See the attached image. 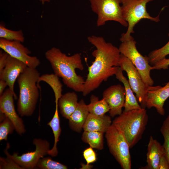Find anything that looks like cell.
Segmentation results:
<instances>
[{
    "instance_id": "cell-20",
    "label": "cell",
    "mask_w": 169,
    "mask_h": 169,
    "mask_svg": "<svg viewBox=\"0 0 169 169\" xmlns=\"http://www.w3.org/2000/svg\"><path fill=\"white\" fill-rule=\"evenodd\" d=\"M78 96L74 92H68L62 95L58 100V105L60 114L69 119L78 106Z\"/></svg>"
},
{
    "instance_id": "cell-19",
    "label": "cell",
    "mask_w": 169,
    "mask_h": 169,
    "mask_svg": "<svg viewBox=\"0 0 169 169\" xmlns=\"http://www.w3.org/2000/svg\"><path fill=\"white\" fill-rule=\"evenodd\" d=\"M122 71L119 67L115 75L116 78L123 84L125 89V100L123 111L126 112L142 108L133 94L128 80L124 76Z\"/></svg>"
},
{
    "instance_id": "cell-4",
    "label": "cell",
    "mask_w": 169,
    "mask_h": 169,
    "mask_svg": "<svg viewBox=\"0 0 169 169\" xmlns=\"http://www.w3.org/2000/svg\"><path fill=\"white\" fill-rule=\"evenodd\" d=\"M145 108L123 111L115 118L112 123L122 131L132 148L141 139L148 121Z\"/></svg>"
},
{
    "instance_id": "cell-3",
    "label": "cell",
    "mask_w": 169,
    "mask_h": 169,
    "mask_svg": "<svg viewBox=\"0 0 169 169\" xmlns=\"http://www.w3.org/2000/svg\"><path fill=\"white\" fill-rule=\"evenodd\" d=\"M40 76L36 68L28 67L17 79L19 88L17 110L21 116H31L35 110L39 96L37 82Z\"/></svg>"
},
{
    "instance_id": "cell-24",
    "label": "cell",
    "mask_w": 169,
    "mask_h": 169,
    "mask_svg": "<svg viewBox=\"0 0 169 169\" xmlns=\"http://www.w3.org/2000/svg\"><path fill=\"white\" fill-rule=\"evenodd\" d=\"M87 106L89 113L97 115H104L110 109L104 99L99 100L98 97L93 95L90 96V102Z\"/></svg>"
},
{
    "instance_id": "cell-23",
    "label": "cell",
    "mask_w": 169,
    "mask_h": 169,
    "mask_svg": "<svg viewBox=\"0 0 169 169\" xmlns=\"http://www.w3.org/2000/svg\"><path fill=\"white\" fill-rule=\"evenodd\" d=\"M104 133L96 131H84L81 139L92 148L102 150L104 148Z\"/></svg>"
},
{
    "instance_id": "cell-16",
    "label": "cell",
    "mask_w": 169,
    "mask_h": 169,
    "mask_svg": "<svg viewBox=\"0 0 169 169\" xmlns=\"http://www.w3.org/2000/svg\"><path fill=\"white\" fill-rule=\"evenodd\" d=\"M164 154L165 153L163 145L151 136L147 145L146 154L147 164L141 168L158 169L160 160Z\"/></svg>"
},
{
    "instance_id": "cell-34",
    "label": "cell",
    "mask_w": 169,
    "mask_h": 169,
    "mask_svg": "<svg viewBox=\"0 0 169 169\" xmlns=\"http://www.w3.org/2000/svg\"><path fill=\"white\" fill-rule=\"evenodd\" d=\"M9 54L4 52H3L0 51V72H1L4 68L7 58Z\"/></svg>"
},
{
    "instance_id": "cell-25",
    "label": "cell",
    "mask_w": 169,
    "mask_h": 169,
    "mask_svg": "<svg viewBox=\"0 0 169 169\" xmlns=\"http://www.w3.org/2000/svg\"><path fill=\"white\" fill-rule=\"evenodd\" d=\"M0 37L9 41H17L21 43L24 41V37L22 30L13 31L7 29L1 24Z\"/></svg>"
},
{
    "instance_id": "cell-7",
    "label": "cell",
    "mask_w": 169,
    "mask_h": 169,
    "mask_svg": "<svg viewBox=\"0 0 169 169\" xmlns=\"http://www.w3.org/2000/svg\"><path fill=\"white\" fill-rule=\"evenodd\" d=\"M91 9L97 16L96 25L100 27L108 21L118 22L123 26H128L122 13V0H89Z\"/></svg>"
},
{
    "instance_id": "cell-5",
    "label": "cell",
    "mask_w": 169,
    "mask_h": 169,
    "mask_svg": "<svg viewBox=\"0 0 169 169\" xmlns=\"http://www.w3.org/2000/svg\"><path fill=\"white\" fill-rule=\"evenodd\" d=\"M153 0H122V13L125 20L128 23L126 32L121 35L120 40L121 42L129 40L134 33V28L141 19H148L158 22L160 21L159 13L156 17L151 16L146 9L147 4Z\"/></svg>"
},
{
    "instance_id": "cell-36",
    "label": "cell",
    "mask_w": 169,
    "mask_h": 169,
    "mask_svg": "<svg viewBox=\"0 0 169 169\" xmlns=\"http://www.w3.org/2000/svg\"><path fill=\"white\" fill-rule=\"evenodd\" d=\"M43 4H44L46 2H49L50 0H39Z\"/></svg>"
},
{
    "instance_id": "cell-6",
    "label": "cell",
    "mask_w": 169,
    "mask_h": 169,
    "mask_svg": "<svg viewBox=\"0 0 169 169\" xmlns=\"http://www.w3.org/2000/svg\"><path fill=\"white\" fill-rule=\"evenodd\" d=\"M105 133V137L110 153L122 168L131 169L130 148L122 131L112 123Z\"/></svg>"
},
{
    "instance_id": "cell-26",
    "label": "cell",
    "mask_w": 169,
    "mask_h": 169,
    "mask_svg": "<svg viewBox=\"0 0 169 169\" xmlns=\"http://www.w3.org/2000/svg\"><path fill=\"white\" fill-rule=\"evenodd\" d=\"M169 37V33L168 34ZM169 54V41L161 48L151 52L147 56L150 64L153 66L158 61Z\"/></svg>"
},
{
    "instance_id": "cell-18",
    "label": "cell",
    "mask_w": 169,
    "mask_h": 169,
    "mask_svg": "<svg viewBox=\"0 0 169 169\" xmlns=\"http://www.w3.org/2000/svg\"><path fill=\"white\" fill-rule=\"evenodd\" d=\"M89 114L87 105L81 99L79 102L76 110L68 119L71 129L76 132H80L83 129Z\"/></svg>"
},
{
    "instance_id": "cell-14",
    "label": "cell",
    "mask_w": 169,
    "mask_h": 169,
    "mask_svg": "<svg viewBox=\"0 0 169 169\" xmlns=\"http://www.w3.org/2000/svg\"><path fill=\"white\" fill-rule=\"evenodd\" d=\"M27 67L23 62L9 55L4 68L0 72V79L7 82L8 88L13 93L15 100L17 97L14 90V83L19 75Z\"/></svg>"
},
{
    "instance_id": "cell-35",
    "label": "cell",
    "mask_w": 169,
    "mask_h": 169,
    "mask_svg": "<svg viewBox=\"0 0 169 169\" xmlns=\"http://www.w3.org/2000/svg\"><path fill=\"white\" fill-rule=\"evenodd\" d=\"M7 86L8 84L5 81L0 79V96L3 93L5 88Z\"/></svg>"
},
{
    "instance_id": "cell-12",
    "label": "cell",
    "mask_w": 169,
    "mask_h": 169,
    "mask_svg": "<svg viewBox=\"0 0 169 169\" xmlns=\"http://www.w3.org/2000/svg\"><path fill=\"white\" fill-rule=\"evenodd\" d=\"M14 95L9 88L7 89L0 96V112L13 123L15 130L22 136L26 131L23 121L16 113L14 105Z\"/></svg>"
},
{
    "instance_id": "cell-8",
    "label": "cell",
    "mask_w": 169,
    "mask_h": 169,
    "mask_svg": "<svg viewBox=\"0 0 169 169\" xmlns=\"http://www.w3.org/2000/svg\"><path fill=\"white\" fill-rule=\"evenodd\" d=\"M119 67L122 71L127 73L130 85L136 95V98L142 108L146 107V101L148 92L156 90L161 86H149L146 84L142 78L136 67L129 59L121 54Z\"/></svg>"
},
{
    "instance_id": "cell-32",
    "label": "cell",
    "mask_w": 169,
    "mask_h": 169,
    "mask_svg": "<svg viewBox=\"0 0 169 169\" xmlns=\"http://www.w3.org/2000/svg\"><path fill=\"white\" fill-rule=\"evenodd\" d=\"M169 66V59L165 58L156 62L153 67L154 69H166L168 68Z\"/></svg>"
},
{
    "instance_id": "cell-11",
    "label": "cell",
    "mask_w": 169,
    "mask_h": 169,
    "mask_svg": "<svg viewBox=\"0 0 169 169\" xmlns=\"http://www.w3.org/2000/svg\"><path fill=\"white\" fill-rule=\"evenodd\" d=\"M21 43L0 38V48L11 56L24 63L28 67L36 68L40 64L39 59L36 56L29 55L31 51Z\"/></svg>"
},
{
    "instance_id": "cell-21",
    "label": "cell",
    "mask_w": 169,
    "mask_h": 169,
    "mask_svg": "<svg viewBox=\"0 0 169 169\" xmlns=\"http://www.w3.org/2000/svg\"><path fill=\"white\" fill-rule=\"evenodd\" d=\"M47 125L51 128L54 134V138L53 146L51 149L49 150L48 154L52 157L56 156L58 153L57 145L61 131L59 115L58 104H55V111L53 116Z\"/></svg>"
},
{
    "instance_id": "cell-33",
    "label": "cell",
    "mask_w": 169,
    "mask_h": 169,
    "mask_svg": "<svg viewBox=\"0 0 169 169\" xmlns=\"http://www.w3.org/2000/svg\"><path fill=\"white\" fill-rule=\"evenodd\" d=\"M158 169H169V163L164 154L161 157L158 166Z\"/></svg>"
},
{
    "instance_id": "cell-31",
    "label": "cell",
    "mask_w": 169,
    "mask_h": 169,
    "mask_svg": "<svg viewBox=\"0 0 169 169\" xmlns=\"http://www.w3.org/2000/svg\"><path fill=\"white\" fill-rule=\"evenodd\" d=\"M91 147L86 149L83 152V156L87 163V166L95 162L97 159L96 154Z\"/></svg>"
},
{
    "instance_id": "cell-13",
    "label": "cell",
    "mask_w": 169,
    "mask_h": 169,
    "mask_svg": "<svg viewBox=\"0 0 169 169\" xmlns=\"http://www.w3.org/2000/svg\"><path fill=\"white\" fill-rule=\"evenodd\" d=\"M109 107V113L112 117L122 113L125 100L124 87L120 84L114 85L106 89L103 93V98Z\"/></svg>"
},
{
    "instance_id": "cell-27",
    "label": "cell",
    "mask_w": 169,
    "mask_h": 169,
    "mask_svg": "<svg viewBox=\"0 0 169 169\" xmlns=\"http://www.w3.org/2000/svg\"><path fill=\"white\" fill-rule=\"evenodd\" d=\"M36 167L41 169H66L67 166L53 160L49 157L41 158L37 163Z\"/></svg>"
},
{
    "instance_id": "cell-28",
    "label": "cell",
    "mask_w": 169,
    "mask_h": 169,
    "mask_svg": "<svg viewBox=\"0 0 169 169\" xmlns=\"http://www.w3.org/2000/svg\"><path fill=\"white\" fill-rule=\"evenodd\" d=\"M160 131L164 139L163 145L165 155L169 163V114L163 121Z\"/></svg>"
},
{
    "instance_id": "cell-17",
    "label": "cell",
    "mask_w": 169,
    "mask_h": 169,
    "mask_svg": "<svg viewBox=\"0 0 169 169\" xmlns=\"http://www.w3.org/2000/svg\"><path fill=\"white\" fill-rule=\"evenodd\" d=\"M110 116L105 114L97 115L89 113L84 125V131L105 133L112 124Z\"/></svg>"
},
{
    "instance_id": "cell-9",
    "label": "cell",
    "mask_w": 169,
    "mask_h": 169,
    "mask_svg": "<svg viewBox=\"0 0 169 169\" xmlns=\"http://www.w3.org/2000/svg\"><path fill=\"white\" fill-rule=\"evenodd\" d=\"M121 42L118 48L120 53L131 61L143 82L149 86H152L154 82L150 76V71L154 68L150 64L147 56H142L138 51L136 46V43L132 37Z\"/></svg>"
},
{
    "instance_id": "cell-29",
    "label": "cell",
    "mask_w": 169,
    "mask_h": 169,
    "mask_svg": "<svg viewBox=\"0 0 169 169\" xmlns=\"http://www.w3.org/2000/svg\"><path fill=\"white\" fill-rule=\"evenodd\" d=\"M14 130L13 122L6 117L0 124V141H7L8 135L12 133Z\"/></svg>"
},
{
    "instance_id": "cell-15",
    "label": "cell",
    "mask_w": 169,
    "mask_h": 169,
    "mask_svg": "<svg viewBox=\"0 0 169 169\" xmlns=\"http://www.w3.org/2000/svg\"><path fill=\"white\" fill-rule=\"evenodd\" d=\"M169 97V82L163 87L148 92L146 107L148 109L155 108L157 112L161 115L165 113L164 103Z\"/></svg>"
},
{
    "instance_id": "cell-2",
    "label": "cell",
    "mask_w": 169,
    "mask_h": 169,
    "mask_svg": "<svg viewBox=\"0 0 169 169\" xmlns=\"http://www.w3.org/2000/svg\"><path fill=\"white\" fill-rule=\"evenodd\" d=\"M45 56L54 74L62 78L64 84L76 92H82L85 80L75 71L76 69L82 70L84 69L79 54L68 56L54 47L46 51Z\"/></svg>"
},
{
    "instance_id": "cell-1",
    "label": "cell",
    "mask_w": 169,
    "mask_h": 169,
    "mask_svg": "<svg viewBox=\"0 0 169 169\" xmlns=\"http://www.w3.org/2000/svg\"><path fill=\"white\" fill-rule=\"evenodd\" d=\"M89 42L95 47L92 53L94 61L88 67L85 80L83 95L85 96L97 89L103 81L115 75L119 67L121 54L119 48L107 42L102 37L91 35L87 38Z\"/></svg>"
},
{
    "instance_id": "cell-30",
    "label": "cell",
    "mask_w": 169,
    "mask_h": 169,
    "mask_svg": "<svg viewBox=\"0 0 169 169\" xmlns=\"http://www.w3.org/2000/svg\"><path fill=\"white\" fill-rule=\"evenodd\" d=\"M6 155V158L0 157V169H23L8 156Z\"/></svg>"
},
{
    "instance_id": "cell-22",
    "label": "cell",
    "mask_w": 169,
    "mask_h": 169,
    "mask_svg": "<svg viewBox=\"0 0 169 169\" xmlns=\"http://www.w3.org/2000/svg\"><path fill=\"white\" fill-rule=\"evenodd\" d=\"M41 81L48 84L52 89L55 96V104H58V100L62 95V85L59 77L54 74H45L40 76L37 84Z\"/></svg>"
},
{
    "instance_id": "cell-10",
    "label": "cell",
    "mask_w": 169,
    "mask_h": 169,
    "mask_svg": "<svg viewBox=\"0 0 169 169\" xmlns=\"http://www.w3.org/2000/svg\"><path fill=\"white\" fill-rule=\"evenodd\" d=\"M33 143L35 146V149L33 151L26 152L21 155H18V152H14L11 155L6 148L4 152L23 169L34 168L36 167L39 160L48 154L50 150V144L47 140L40 138H34Z\"/></svg>"
}]
</instances>
